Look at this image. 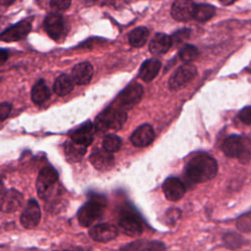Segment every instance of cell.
<instances>
[{"label":"cell","mask_w":251,"mask_h":251,"mask_svg":"<svg viewBox=\"0 0 251 251\" xmlns=\"http://www.w3.org/2000/svg\"><path fill=\"white\" fill-rule=\"evenodd\" d=\"M149 37V30L145 26H138L133 28L129 35L128 41L129 44L133 47H141L143 46Z\"/></svg>","instance_id":"d4e9b609"},{"label":"cell","mask_w":251,"mask_h":251,"mask_svg":"<svg viewBox=\"0 0 251 251\" xmlns=\"http://www.w3.org/2000/svg\"><path fill=\"white\" fill-rule=\"evenodd\" d=\"M51 91L43 79H39L31 89V99L35 104H42L49 99Z\"/></svg>","instance_id":"603a6c76"},{"label":"cell","mask_w":251,"mask_h":251,"mask_svg":"<svg viewBox=\"0 0 251 251\" xmlns=\"http://www.w3.org/2000/svg\"><path fill=\"white\" fill-rule=\"evenodd\" d=\"M180 211L176 208H172L166 213V222L169 225L175 224L180 218Z\"/></svg>","instance_id":"836d02e7"},{"label":"cell","mask_w":251,"mask_h":251,"mask_svg":"<svg viewBox=\"0 0 251 251\" xmlns=\"http://www.w3.org/2000/svg\"><path fill=\"white\" fill-rule=\"evenodd\" d=\"M73 88H74L73 78L65 74L59 75L56 78L53 86L54 92L59 96H65L69 94L73 90Z\"/></svg>","instance_id":"cb8c5ba5"},{"label":"cell","mask_w":251,"mask_h":251,"mask_svg":"<svg viewBox=\"0 0 251 251\" xmlns=\"http://www.w3.org/2000/svg\"><path fill=\"white\" fill-rule=\"evenodd\" d=\"M241 142V136L238 135H229L227 136L223 144H222V150L227 157H236L238 153V149Z\"/></svg>","instance_id":"484cf974"},{"label":"cell","mask_w":251,"mask_h":251,"mask_svg":"<svg viewBox=\"0 0 251 251\" xmlns=\"http://www.w3.org/2000/svg\"><path fill=\"white\" fill-rule=\"evenodd\" d=\"M126 121V113L118 108L109 107L104 110L95 120V129L99 131H106L110 129L119 130Z\"/></svg>","instance_id":"7a4b0ae2"},{"label":"cell","mask_w":251,"mask_h":251,"mask_svg":"<svg viewBox=\"0 0 251 251\" xmlns=\"http://www.w3.org/2000/svg\"><path fill=\"white\" fill-rule=\"evenodd\" d=\"M86 147L85 145L76 143L75 141H69L65 144L64 150L66 158L69 162H78L80 161L83 156L86 153Z\"/></svg>","instance_id":"7402d4cb"},{"label":"cell","mask_w":251,"mask_h":251,"mask_svg":"<svg viewBox=\"0 0 251 251\" xmlns=\"http://www.w3.org/2000/svg\"><path fill=\"white\" fill-rule=\"evenodd\" d=\"M235 1H237V0H220V2L224 5H230V4L234 3Z\"/></svg>","instance_id":"ab89813d"},{"label":"cell","mask_w":251,"mask_h":251,"mask_svg":"<svg viewBox=\"0 0 251 251\" xmlns=\"http://www.w3.org/2000/svg\"><path fill=\"white\" fill-rule=\"evenodd\" d=\"M94 132H95V126L92 123L89 121L75 129L72 134L71 138L73 141L88 146L92 143L94 138Z\"/></svg>","instance_id":"e0dca14e"},{"label":"cell","mask_w":251,"mask_h":251,"mask_svg":"<svg viewBox=\"0 0 251 251\" xmlns=\"http://www.w3.org/2000/svg\"><path fill=\"white\" fill-rule=\"evenodd\" d=\"M218 172V164L207 154L194 156L187 164L185 175L192 182L200 183L214 178Z\"/></svg>","instance_id":"6da1fadb"},{"label":"cell","mask_w":251,"mask_h":251,"mask_svg":"<svg viewBox=\"0 0 251 251\" xmlns=\"http://www.w3.org/2000/svg\"><path fill=\"white\" fill-rule=\"evenodd\" d=\"M44 28L48 35L54 40L62 39L67 31L65 19L58 13L49 14L44 20Z\"/></svg>","instance_id":"5b68a950"},{"label":"cell","mask_w":251,"mask_h":251,"mask_svg":"<svg viewBox=\"0 0 251 251\" xmlns=\"http://www.w3.org/2000/svg\"><path fill=\"white\" fill-rule=\"evenodd\" d=\"M216 13L215 7L209 4H198L195 7L194 19L198 22H207L210 20Z\"/></svg>","instance_id":"4316f807"},{"label":"cell","mask_w":251,"mask_h":251,"mask_svg":"<svg viewBox=\"0 0 251 251\" xmlns=\"http://www.w3.org/2000/svg\"><path fill=\"white\" fill-rule=\"evenodd\" d=\"M23 194L16 189H9L0 195V210L11 213L18 210L23 204Z\"/></svg>","instance_id":"7c38bea8"},{"label":"cell","mask_w":251,"mask_h":251,"mask_svg":"<svg viewBox=\"0 0 251 251\" xmlns=\"http://www.w3.org/2000/svg\"><path fill=\"white\" fill-rule=\"evenodd\" d=\"M14 2H15V0H0V5L8 6V5H11Z\"/></svg>","instance_id":"f35d334b"},{"label":"cell","mask_w":251,"mask_h":251,"mask_svg":"<svg viewBox=\"0 0 251 251\" xmlns=\"http://www.w3.org/2000/svg\"><path fill=\"white\" fill-rule=\"evenodd\" d=\"M143 87L139 83H131L126 86L119 95L118 102L123 109H129L135 106L142 98Z\"/></svg>","instance_id":"8992f818"},{"label":"cell","mask_w":251,"mask_h":251,"mask_svg":"<svg viewBox=\"0 0 251 251\" xmlns=\"http://www.w3.org/2000/svg\"><path fill=\"white\" fill-rule=\"evenodd\" d=\"M72 3V0H50L51 8L57 11H65L67 10Z\"/></svg>","instance_id":"e575fe53"},{"label":"cell","mask_w":251,"mask_h":251,"mask_svg":"<svg viewBox=\"0 0 251 251\" xmlns=\"http://www.w3.org/2000/svg\"><path fill=\"white\" fill-rule=\"evenodd\" d=\"M196 5L191 0H176L171 9L172 17L178 22H187L193 19Z\"/></svg>","instance_id":"9c48e42d"},{"label":"cell","mask_w":251,"mask_h":251,"mask_svg":"<svg viewBox=\"0 0 251 251\" xmlns=\"http://www.w3.org/2000/svg\"><path fill=\"white\" fill-rule=\"evenodd\" d=\"M93 75V67L88 62L76 64L72 71V78L75 83L84 85L90 82Z\"/></svg>","instance_id":"ac0fdd59"},{"label":"cell","mask_w":251,"mask_h":251,"mask_svg":"<svg viewBox=\"0 0 251 251\" xmlns=\"http://www.w3.org/2000/svg\"><path fill=\"white\" fill-rule=\"evenodd\" d=\"M163 191L168 200L177 201L183 197L185 186L178 178L169 177L163 183Z\"/></svg>","instance_id":"9a60e30c"},{"label":"cell","mask_w":251,"mask_h":251,"mask_svg":"<svg viewBox=\"0 0 251 251\" xmlns=\"http://www.w3.org/2000/svg\"><path fill=\"white\" fill-rule=\"evenodd\" d=\"M89 235L95 241L108 242L117 237L118 229L111 224H100L90 228Z\"/></svg>","instance_id":"5bb4252c"},{"label":"cell","mask_w":251,"mask_h":251,"mask_svg":"<svg viewBox=\"0 0 251 251\" xmlns=\"http://www.w3.org/2000/svg\"><path fill=\"white\" fill-rule=\"evenodd\" d=\"M178 56L181 61L185 63H190L193 60H195L196 57L198 56V49L194 45L185 44L180 48Z\"/></svg>","instance_id":"4dcf8cb0"},{"label":"cell","mask_w":251,"mask_h":251,"mask_svg":"<svg viewBox=\"0 0 251 251\" xmlns=\"http://www.w3.org/2000/svg\"><path fill=\"white\" fill-rule=\"evenodd\" d=\"M8 59V52L4 49H0V65L5 63Z\"/></svg>","instance_id":"74e56055"},{"label":"cell","mask_w":251,"mask_h":251,"mask_svg":"<svg viewBox=\"0 0 251 251\" xmlns=\"http://www.w3.org/2000/svg\"><path fill=\"white\" fill-rule=\"evenodd\" d=\"M58 181V173L52 167L43 168L37 176L36 189L38 196L42 199H47L53 190L54 185Z\"/></svg>","instance_id":"277c9868"},{"label":"cell","mask_w":251,"mask_h":251,"mask_svg":"<svg viewBox=\"0 0 251 251\" xmlns=\"http://www.w3.org/2000/svg\"><path fill=\"white\" fill-rule=\"evenodd\" d=\"M103 148L111 153L117 152L122 147V140L116 134H108L103 139Z\"/></svg>","instance_id":"f546056e"},{"label":"cell","mask_w":251,"mask_h":251,"mask_svg":"<svg viewBox=\"0 0 251 251\" xmlns=\"http://www.w3.org/2000/svg\"><path fill=\"white\" fill-rule=\"evenodd\" d=\"M11 109H12V105L8 102H3L0 104V122L8 118V116L10 115Z\"/></svg>","instance_id":"8d00e7d4"},{"label":"cell","mask_w":251,"mask_h":251,"mask_svg":"<svg viewBox=\"0 0 251 251\" xmlns=\"http://www.w3.org/2000/svg\"><path fill=\"white\" fill-rule=\"evenodd\" d=\"M190 35V29L188 28H181L177 31H176L172 36V44L174 45H178L179 43H181L182 41H184L185 39H187Z\"/></svg>","instance_id":"d6a6232c"},{"label":"cell","mask_w":251,"mask_h":251,"mask_svg":"<svg viewBox=\"0 0 251 251\" xmlns=\"http://www.w3.org/2000/svg\"><path fill=\"white\" fill-rule=\"evenodd\" d=\"M236 158L241 164H248L251 161V139L248 137H241L240 146Z\"/></svg>","instance_id":"83f0119b"},{"label":"cell","mask_w":251,"mask_h":251,"mask_svg":"<svg viewBox=\"0 0 251 251\" xmlns=\"http://www.w3.org/2000/svg\"><path fill=\"white\" fill-rule=\"evenodd\" d=\"M119 226L124 233L132 237L139 236L143 230L142 224L139 218L130 212H126L122 214L119 220Z\"/></svg>","instance_id":"ba28073f"},{"label":"cell","mask_w":251,"mask_h":251,"mask_svg":"<svg viewBox=\"0 0 251 251\" xmlns=\"http://www.w3.org/2000/svg\"><path fill=\"white\" fill-rule=\"evenodd\" d=\"M224 243L227 248L235 250L242 247L244 244V238L239 233L228 232L224 236Z\"/></svg>","instance_id":"f1b7e54d"},{"label":"cell","mask_w":251,"mask_h":251,"mask_svg":"<svg viewBox=\"0 0 251 251\" xmlns=\"http://www.w3.org/2000/svg\"><path fill=\"white\" fill-rule=\"evenodd\" d=\"M165 245L160 241L135 240L121 249V251H164Z\"/></svg>","instance_id":"d6986e66"},{"label":"cell","mask_w":251,"mask_h":251,"mask_svg":"<svg viewBox=\"0 0 251 251\" xmlns=\"http://www.w3.org/2000/svg\"><path fill=\"white\" fill-rule=\"evenodd\" d=\"M172 46V39L165 33H157L149 43V50L152 54L159 55L166 53Z\"/></svg>","instance_id":"ffe728a7"},{"label":"cell","mask_w":251,"mask_h":251,"mask_svg":"<svg viewBox=\"0 0 251 251\" xmlns=\"http://www.w3.org/2000/svg\"><path fill=\"white\" fill-rule=\"evenodd\" d=\"M83 2H86V3H89V2H93V1H95V0H82Z\"/></svg>","instance_id":"60d3db41"},{"label":"cell","mask_w":251,"mask_h":251,"mask_svg":"<svg viewBox=\"0 0 251 251\" xmlns=\"http://www.w3.org/2000/svg\"><path fill=\"white\" fill-rule=\"evenodd\" d=\"M239 119L246 125H251V106L243 108L239 112Z\"/></svg>","instance_id":"d590c367"},{"label":"cell","mask_w":251,"mask_h":251,"mask_svg":"<svg viewBox=\"0 0 251 251\" xmlns=\"http://www.w3.org/2000/svg\"><path fill=\"white\" fill-rule=\"evenodd\" d=\"M155 137V132L153 127L148 125L144 124L138 126L131 134L130 140L133 145L138 147H145L152 143Z\"/></svg>","instance_id":"2e32d148"},{"label":"cell","mask_w":251,"mask_h":251,"mask_svg":"<svg viewBox=\"0 0 251 251\" xmlns=\"http://www.w3.org/2000/svg\"><path fill=\"white\" fill-rule=\"evenodd\" d=\"M161 69V62L157 59L146 60L140 67L139 77L144 81H151L158 75Z\"/></svg>","instance_id":"44dd1931"},{"label":"cell","mask_w":251,"mask_h":251,"mask_svg":"<svg viewBox=\"0 0 251 251\" xmlns=\"http://www.w3.org/2000/svg\"><path fill=\"white\" fill-rule=\"evenodd\" d=\"M236 226L242 232L251 231V212L240 216L236 221Z\"/></svg>","instance_id":"1f68e13d"},{"label":"cell","mask_w":251,"mask_h":251,"mask_svg":"<svg viewBox=\"0 0 251 251\" xmlns=\"http://www.w3.org/2000/svg\"><path fill=\"white\" fill-rule=\"evenodd\" d=\"M31 30V24L27 21H22L16 25L5 29L1 34L0 38L6 42L18 41L24 39Z\"/></svg>","instance_id":"8fae6325"},{"label":"cell","mask_w":251,"mask_h":251,"mask_svg":"<svg viewBox=\"0 0 251 251\" xmlns=\"http://www.w3.org/2000/svg\"><path fill=\"white\" fill-rule=\"evenodd\" d=\"M197 70L192 64H184L180 66L171 76L169 80V86L172 90H176L190 81L196 75Z\"/></svg>","instance_id":"52a82bcc"},{"label":"cell","mask_w":251,"mask_h":251,"mask_svg":"<svg viewBox=\"0 0 251 251\" xmlns=\"http://www.w3.org/2000/svg\"><path fill=\"white\" fill-rule=\"evenodd\" d=\"M89 159L92 166L98 171H109L115 164L113 154L104 148L93 150Z\"/></svg>","instance_id":"4fadbf2b"},{"label":"cell","mask_w":251,"mask_h":251,"mask_svg":"<svg viewBox=\"0 0 251 251\" xmlns=\"http://www.w3.org/2000/svg\"><path fill=\"white\" fill-rule=\"evenodd\" d=\"M105 209V200L99 196L91 198L86 202L77 213V219L79 224L84 226H90L94 222L101 218Z\"/></svg>","instance_id":"3957f363"},{"label":"cell","mask_w":251,"mask_h":251,"mask_svg":"<svg viewBox=\"0 0 251 251\" xmlns=\"http://www.w3.org/2000/svg\"><path fill=\"white\" fill-rule=\"evenodd\" d=\"M41 218L40 207L34 199H30L21 215V223L25 228L35 227Z\"/></svg>","instance_id":"30bf717a"}]
</instances>
